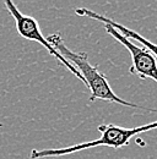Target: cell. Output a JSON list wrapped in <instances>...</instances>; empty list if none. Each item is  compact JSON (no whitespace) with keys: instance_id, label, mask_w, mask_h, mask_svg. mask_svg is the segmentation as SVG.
Returning <instances> with one entry per match:
<instances>
[{"instance_id":"6da1fadb","label":"cell","mask_w":157,"mask_h":159,"mask_svg":"<svg viewBox=\"0 0 157 159\" xmlns=\"http://www.w3.org/2000/svg\"><path fill=\"white\" fill-rule=\"evenodd\" d=\"M47 40L54 47L55 50H58L59 53L64 57V59L68 60L70 64H73L75 66V69L81 74L83 83L88 87V89L91 91V96H90V102H95V100H106V102H111V103H117L123 107H128V108H136V109H145L147 111H154L157 113L155 109H150V108H144L141 105H137L135 103L128 102V100L120 98L114 93V91L112 89L111 84L108 83V80L104 74H102L98 70L97 66H93L90 60H88V54L86 52H74L71 49H69L66 47V44L64 43V40L61 38V36L58 33H52L47 37Z\"/></svg>"},{"instance_id":"7a4b0ae2","label":"cell","mask_w":157,"mask_h":159,"mask_svg":"<svg viewBox=\"0 0 157 159\" xmlns=\"http://www.w3.org/2000/svg\"><path fill=\"white\" fill-rule=\"evenodd\" d=\"M101 132V137L92 141H87L83 143H78L68 147L60 148H45V149H32L30 153L31 159H42L45 157H63L71 153H76L81 151L91 149L99 146L112 147V148H121L130 143V139L140 134L147 132L150 130L157 129V121H152L137 127H121L114 124H102L97 127Z\"/></svg>"},{"instance_id":"3957f363","label":"cell","mask_w":157,"mask_h":159,"mask_svg":"<svg viewBox=\"0 0 157 159\" xmlns=\"http://www.w3.org/2000/svg\"><path fill=\"white\" fill-rule=\"evenodd\" d=\"M4 5H5V7L7 9V11L10 12V15L12 16V19L15 20L16 31H17V33H19L22 38L39 43L42 47H44V48L47 49V52H48L50 55H53L61 65H64L74 76H76L78 80H81V81L83 82V79H82L81 74L75 69V66H74L73 64H70L68 60L64 59V57L59 53L58 50H55L54 47L47 40V37H44V36L42 34L40 27H39L38 22H37V20H36L35 17L22 14L19 9H17V6L15 5V2H12V1H10V0H5V1H4Z\"/></svg>"},{"instance_id":"277c9868","label":"cell","mask_w":157,"mask_h":159,"mask_svg":"<svg viewBox=\"0 0 157 159\" xmlns=\"http://www.w3.org/2000/svg\"><path fill=\"white\" fill-rule=\"evenodd\" d=\"M104 30L108 34H111L120 44H123L131 55V66L129 69L130 74L136 75L137 77L145 80H154L157 83V59L145 48L137 47L131 40L123 34H120L117 30L111 27L109 25H104Z\"/></svg>"},{"instance_id":"5b68a950","label":"cell","mask_w":157,"mask_h":159,"mask_svg":"<svg viewBox=\"0 0 157 159\" xmlns=\"http://www.w3.org/2000/svg\"><path fill=\"white\" fill-rule=\"evenodd\" d=\"M75 14L78 15V16H86V17H90V19H92V20L99 21V22H102L103 25H109L111 27H113L114 30H117L118 32H119L120 34H123L124 37L129 38L130 40L131 39L136 40L140 44H142V45L157 59V44L150 42V40L146 39V38H144L141 34H139L135 31H133V30H130V28H128V27H125V26L118 23V22H116L114 20H112V19H108V17H106V16H102V15H99V14L92 11V10H90V9H86V7H78V9H76V10H75Z\"/></svg>"}]
</instances>
